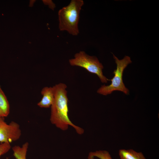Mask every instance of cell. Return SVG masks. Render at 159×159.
<instances>
[{
  "label": "cell",
  "instance_id": "obj_1",
  "mask_svg": "<svg viewBox=\"0 0 159 159\" xmlns=\"http://www.w3.org/2000/svg\"><path fill=\"white\" fill-rule=\"evenodd\" d=\"M53 87L54 99L51 106V122L57 127L63 130H67L69 126L71 125L75 129L78 134H82L84 130L73 124L69 118L67 85L60 83L55 85Z\"/></svg>",
  "mask_w": 159,
  "mask_h": 159
},
{
  "label": "cell",
  "instance_id": "obj_2",
  "mask_svg": "<svg viewBox=\"0 0 159 159\" xmlns=\"http://www.w3.org/2000/svg\"><path fill=\"white\" fill-rule=\"evenodd\" d=\"M84 4L82 0H72L67 6L59 10V28L60 31H66L73 36L79 34L80 15Z\"/></svg>",
  "mask_w": 159,
  "mask_h": 159
},
{
  "label": "cell",
  "instance_id": "obj_3",
  "mask_svg": "<svg viewBox=\"0 0 159 159\" xmlns=\"http://www.w3.org/2000/svg\"><path fill=\"white\" fill-rule=\"evenodd\" d=\"M113 58L117 64V68L113 73L114 76L110 80L111 84L108 85H102L97 91V92L100 94L107 95L111 94L115 91H119L123 92L126 95L129 94V91L124 85L122 80L123 71L127 65L132 63L130 57L125 56L121 60L119 59L114 54Z\"/></svg>",
  "mask_w": 159,
  "mask_h": 159
},
{
  "label": "cell",
  "instance_id": "obj_4",
  "mask_svg": "<svg viewBox=\"0 0 159 159\" xmlns=\"http://www.w3.org/2000/svg\"><path fill=\"white\" fill-rule=\"evenodd\" d=\"M69 61L71 66L84 68L88 72L96 74L102 83H107L108 81L110 80L103 74V66L95 56L89 55L85 51H81L76 53L74 57Z\"/></svg>",
  "mask_w": 159,
  "mask_h": 159
},
{
  "label": "cell",
  "instance_id": "obj_5",
  "mask_svg": "<svg viewBox=\"0 0 159 159\" xmlns=\"http://www.w3.org/2000/svg\"><path fill=\"white\" fill-rule=\"evenodd\" d=\"M21 132L19 125L14 121L7 124L4 117H0V143L15 141L20 138Z\"/></svg>",
  "mask_w": 159,
  "mask_h": 159
},
{
  "label": "cell",
  "instance_id": "obj_6",
  "mask_svg": "<svg viewBox=\"0 0 159 159\" xmlns=\"http://www.w3.org/2000/svg\"><path fill=\"white\" fill-rule=\"evenodd\" d=\"M42 97L37 103V105L41 108H49L53 104L54 99V88L53 87H45L41 91Z\"/></svg>",
  "mask_w": 159,
  "mask_h": 159
},
{
  "label": "cell",
  "instance_id": "obj_7",
  "mask_svg": "<svg viewBox=\"0 0 159 159\" xmlns=\"http://www.w3.org/2000/svg\"><path fill=\"white\" fill-rule=\"evenodd\" d=\"M120 159H147L141 152H137L132 149H121L119 151Z\"/></svg>",
  "mask_w": 159,
  "mask_h": 159
},
{
  "label": "cell",
  "instance_id": "obj_8",
  "mask_svg": "<svg viewBox=\"0 0 159 159\" xmlns=\"http://www.w3.org/2000/svg\"><path fill=\"white\" fill-rule=\"evenodd\" d=\"M29 144V143L26 142L21 147L15 145L12 148L13 155L16 159H26Z\"/></svg>",
  "mask_w": 159,
  "mask_h": 159
},
{
  "label": "cell",
  "instance_id": "obj_9",
  "mask_svg": "<svg viewBox=\"0 0 159 159\" xmlns=\"http://www.w3.org/2000/svg\"><path fill=\"white\" fill-rule=\"evenodd\" d=\"M0 110L3 116L7 117L10 112L9 102L0 86Z\"/></svg>",
  "mask_w": 159,
  "mask_h": 159
},
{
  "label": "cell",
  "instance_id": "obj_10",
  "mask_svg": "<svg viewBox=\"0 0 159 159\" xmlns=\"http://www.w3.org/2000/svg\"><path fill=\"white\" fill-rule=\"evenodd\" d=\"M95 157L100 159H112L109 153L105 150H97L89 153L88 159H94Z\"/></svg>",
  "mask_w": 159,
  "mask_h": 159
},
{
  "label": "cell",
  "instance_id": "obj_11",
  "mask_svg": "<svg viewBox=\"0 0 159 159\" xmlns=\"http://www.w3.org/2000/svg\"><path fill=\"white\" fill-rule=\"evenodd\" d=\"M11 148V145L9 143H0V158L2 155L8 152Z\"/></svg>",
  "mask_w": 159,
  "mask_h": 159
},
{
  "label": "cell",
  "instance_id": "obj_12",
  "mask_svg": "<svg viewBox=\"0 0 159 159\" xmlns=\"http://www.w3.org/2000/svg\"><path fill=\"white\" fill-rule=\"evenodd\" d=\"M0 117H4L3 116V115H2V114L1 113V112L0 110Z\"/></svg>",
  "mask_w": 159,
  "mask_h": 159
}]
</instances>
